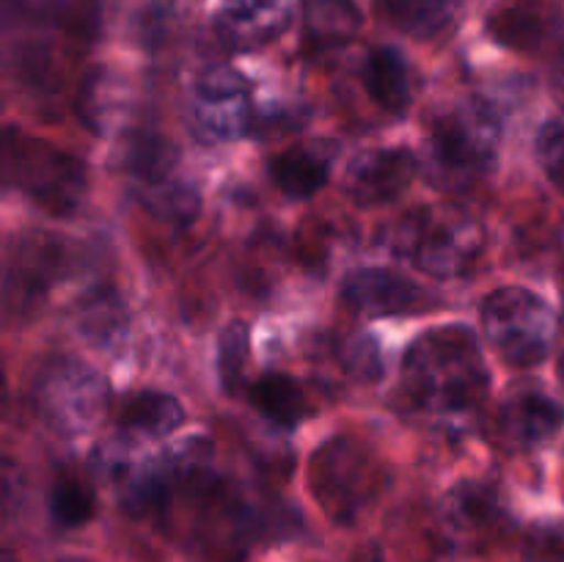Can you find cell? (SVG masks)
<instances>
[{
	"instance_id": "12",
	"label": "cell",
	"mask_w": 564,
	"mask_h": 562,
	"mask_svg": "<svg viewBox=\"0 0 564 562\" xmlns=\"http://www.w3.org/2000/svg\"><path fill=\"white\" fill-rule=\"evenodd\" d=\"M564 424V408L538 391L510 397L499 411V435L510 450H532L554 439Z\"/></svg>"
},
{
	"instance_id": "26",
	"label": "cell",
	"mask_w": 564,
	"mask_h": 562,
	"mask_svg": "<svg viewBox=\"0 0 564 562\" xmlns=\"http://www.w3.org/2000/svg\"><path fill=\"white\" fill-rule=\"evenodd\" d=\"M560 378H562V383H564V353L560 356Z\"/></svg>"
},
{
	"instance_id": "11",
	"label": "cell",
	"mask_w": 564,
	"mask_h": 562,
	"mask_svg": "<svg viewBox=\"0 0 564 562\" xmlns=\"http://www.w3.org/2000/svg\"><path fill=\"white\" fill-rule=\"evenodd\" d=\"M290 0H224L218 31L231 47L253 50L273 42L290 25Z\"/></svg>"
},
{
	"instance_id": "24",
	"label": "cell",
	"mask_w": 564,
	"mask_h": 562,
	"mask_svg": "<svg viewBox=\"0 0 564 562\" xmlns=\"http://www.w3.org/2000/svg\"><path fill=\"white\" fill-rule=\"evenodd\" d=\"M490 33L507 47L532 50L543 42L545 25L538 14L527 9H505L490 20Z\"/></svg>"
},
{
	"instance_id": "10",
	"label": "cell",
	"mask_w": 564,
	"mask_h": 562,
	"mask_svg": "<svg viewBox=\"0 0 564 562\" xmlns=\"http://www.w3.org/2000/svg\"><path fill=\"white\" fill-rule=\"evenodd\" d=\"M341 292L352 312L364 314V317H394V314H411L424 309V290H419L405 275L386 268L352 270L345 279Z\"/></svg>"
},
{
	"instance_id": "18",
	"label": "cell",
	"mask_w": 564,
	"mask_h": 562,
	"mask_svg": "<svg viewBox=\"0 0 564 562\" xmlns=\"http://www.w3.org/2000/svg\"><path fill=\"white\" fill-rule=\"evenodd\" d=\"M251 402L273 422L297 424L308 417V402L303 395V386L286 375H264L251 386Z\"/></svg>"
},
{
	"instance_id": "15",
	"label": "cell",
	"mask_w": 564,
	"mask_h": 562,
	"mask_svg": "<svg viewBox=\"0 0 564 562\" xmlns=\"http://www.w3.org/2000/svg\"><path fill=\"white\" fill-rule=\"evenodd\" d=\"M364 86H367L369 97L391 114H402L411 105L408 64L391 47H378L369 53L367 64H364Z\"/></svg>"
},
{
	"instance_id": "17",
	"label": "cell",
	"mask_w": 564,
	"mask_h": 562,
	"mask_svg": "<svg viewBox=\"0 0 564 562\" xmlns=\"http://www.w3.org/2000/svg\"><path fill=\"white\" fill-rule=\"evenodd\" d=\"M127 110V94H121L119 83L105 69H94L83 80L80 94H77V114L83 125L97 136H108L116 121Z\"/></svg>"
},
{
	"instance_id": "6",
	"label": "cell",
	"mask_w": 564,
	"mask_h": 562,
	"mask_svg": "<svg viewBox=\"0 0 564 562\" xmlns=\"http://www.w3.org/2000/svg\"><path fill=\"white\" fill-rule=\"evenodd\" d=\"M39 417L61 439H77L102 422L110 402L108 380L77 358H55L33 386Z\"/></svg>"
},
{
	"instance_id": "2",
	"label": "cell",
	"mask_w": 564,
	"mask_h": 562,
	"mask_svg": "<svg viewBox=\"0 0 564 562\" xmlns=\"http://www.w3.org/2000/svg\"><path fill=\"white\" fill-rule=\"evenodd\" d=\"M394 248L433 279L471 273L485 251V229L455 204H433L408 213L394 229Z\"/></svg>"
},
{
	"instance_id": "20",
	"label": "cell",
	"mask_w": 564,
	"mask_h": 562,
	"mask_svg": "<svg viewBox=\"0 0 564 562\" xmlns=\"http://www.w3.org/2000/svg\"><path fill=\"white\" fill-rule=\"evenodd\" d=\"M378 9L391 25L422 39L435 36L452 17L449 0H380Z\"/></svg>"
},
{
	"instance_id": "13",
	"label": "cell",
	"mask_w": 564,
	"mask_h": 562,
	"mask_svg": "<svg viewBox=\"0 0 564 562\" xmlns=\"http://www.w3.org/2000/svg\"><path fill=\"white\" fill-rule=\"evenodd\" d=\"M334 154V143L328 141L301 143L270 160V176L284 196L308 198L328 182Z\"/></svg>"
},
{
	"instance_id": "19",
	"label": "cell",
	"mask_w": 564,
	"mask_h": 562,
	"mask_svg": "<svg viewBox=\"0 0 564 562\" xmlns=\"http://www.w3.org/2000/svg\"><path fill=\"white\" fill-rule=\"evenodd\" d=\"M176 160H180L176 147L163 136H132L124 147V169L130 171L138 187L174 176Z\"/></svg>"
},
{
	"instance_id": "25",
	"label": "cell",
	"mask_w": 564,
	"mask_h": 562,
	"mask_svg": "<svg viewBox=\"0 0 564 562\" xmlns=\"http://www.w3.org/2000/svg\"><path fill=\"white\" fill-rule=\"evenodd\" d=\"M540 158L551 180L564 191V121H551L540 132Z\"/></svg>"
},
{
	"instance_id": "23",
	"label": "cell",
	"mask_w": 564,
	"mask_h": 562,
	"mask_svg": "<svg viewBox=\"0 0 564 562\" xmlns=\"http://www.w3.org/2000/svg\"><path fill=\"white\" fill-rule=\"evenodd\" d=\"M248 347H251L248 325L240 320H231L218 339V372L226 391H235L240 386L248 364Z\"/></svg>"
},
{
	"instance_id": "7",
	"label": "cell",
	"mask_w": 564,
	"mask_h": 562,
	"mask_svg": "<svg viewBox=\"0 0 564 562\" xmlns=\"http://www.w3.org/2000/svg\"><path fill=\"white\" fill-rule=\"evenodd\" d=\"M380 466L358 441L334 439L314 455L312 490L323 510L339 521H350L378 494Z\"/></svg>"
},
{
	"instance_id": "1",
	"label": "cell",
	"mask_w": 564,
	"mask_h": 562,
	"mask_svg": "<svg viewBox=\"0 0 564 562\" xmlns=\"http://www.w3.org/2000/svg\"><path fill=\"white\" fill-rule=\"evenodd\" d=\"M490 375L477 336L463 325L424 331L402 358L408 408L444 428H466L488 397Z\"/></svg>"
},
{
	"instance_id": "14",
	"label": "cell",
	"mask_w": 564,
	"mask_h": 562,
	"mask_svg": "<svg viewBox=\"0 0 564 562\" xmlns=\"http://www.w3.org/2000/svg\"><path fill=\"white\" fill-rule=\"evenodd\" d=\"M121 428L141 439H163L185 422V408L165 391H138L119 413Z\"/></svg>"
},
{
	"instance_id": "21",
	"label": "cell",
	"mask_w": 564,
	"mask_h": 562,
	"mask_svg": "<svg viewBox=\"0 0 564 562\" xmlns=\"http://www.w3.org/2000/svg\"><path fill=\"white\" fill-rule=\"evenodd\" d=\"M138 196L147 204V209L158 218L171 224H191L202 209V198L191 182H182L180 176H169L154 185L138 187Z\"/></svg>"
},
{
	"instance_id": "8",
	"label": "cell",
	"mask_w": 564,
	"mask_h": 562,
	"mask_svg": "<svg viewBox=\"0 0 564 562\" xmlns=\"http://www.w3.org/2000/svg\"><path fill=\"white\" fill-rule=\"evenodd\" d=\"M193 119L196 130L209 141H231L242 136L251 125L246 77L226 64L207 66L196 80Z\"/></svg>"
},
{
	"instance_id": "3",
	"label": "cell",
	"mask_w": 564,
	"mask_h": 562,
	"mask_svg": "<svg viewBox=\"0 0 564 562\" xmlns=\"http://www.w3.org/2000/svg\"><path fill=\"white\" fill-rule=\"evenodd\" d=\"M3 169L9 185L53 215H72L86 196L88 174L77 154L22 136L14 127L3 136Z\"/></svg>"
},
{
	"instance_id": "5",
	"label": "cell",
	"mask_w": 564,
	"mask_h": 562,
	"mask_svg": "<svg viewBox=\"0 0 564 562\" xmlns=\"http://www.w3.org/2000/svg\"><path fill=\"white\" fill-rule=\"evenodd\" d=\"M485 339L512 367L545 361L556 334L549 303L527 287H501L482 301Z\"/></svg>"
},
{
	"instance_id": "16",
	"label": "cell",
	"mask_w": 564,
	"mask_h": 562,
	"mask_svg": "<svg viewBox=\"0 0 564 562\" xmlns=\"http://www.w3.org/2000/svg\"><path fill=\"white\" fill-rule=\"evenodd\" d=\"M306 36L317 47L347 44L364 25L356 0H301Z\"/></svg>"
},
{
	"instance_id": "22",
	"label": "cell",
	"mask_w": 564,
	"mask_h": 562,
	"mask_svg": "<svg viewBox=\"0 0 564 562\" xmlns=\"http://www.w3.org/2000/svg\"><path fill=\"white\" fill-rule=\"evenodd\" d=\"M97 512V499H94L91 485L83 483L80 477H61L50 494V516L61 527H83Z\"/></svg>"
},
{
	"instance_id": "9",
	"label": "cell",
	"mask_w": 564,
	"mask_h": 562,
	"mask_svg": "<svg viewBox=\"0 0 564 562\" xmlns=\"http://www.w3.org/2000/svg\"><path fill=\"white\" fill-rule=\"evenodd\" d=\"M419 160L405 147L367 149L347 169V196L361 207L389 204L413 182Z\"/></svg>"
},
{
	"instance_id": "4",
	"label": "cell",
	"mask_w": 564,
	"mask_h": 562,
	"mask_svg": "<svg viewBox=\"0 0 564 562\" xmlns=\"http://www.w3.org/2000/svg\"><path fill=\"white\" fill-rule=\"evenodd\" d=\"M501 143V121L494 108L466 97L444 102L430 125V154L435 169L444 174L471 176L488 174L496 163Z\"/></svg>"
}]
</instances>
